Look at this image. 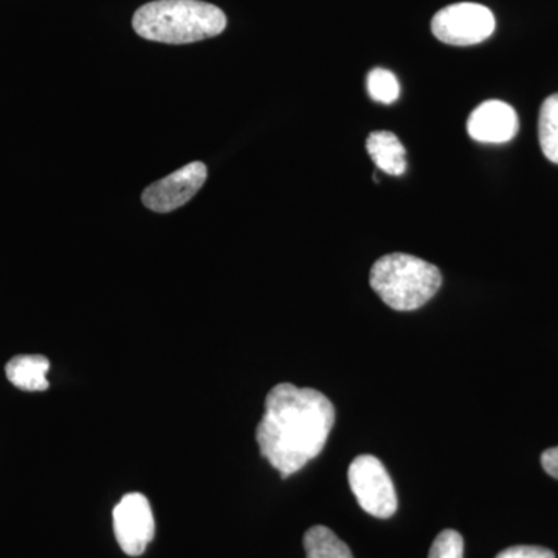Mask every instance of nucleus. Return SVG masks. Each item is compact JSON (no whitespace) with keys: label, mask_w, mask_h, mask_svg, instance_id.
I'll return each mask as SVG.
<instances>
[{"label":"nucleus","mask_w":558,"mask_h":558,"mask_svg":"<svg viewBox=\"0 0 558 558\" xmlns=\"http://www.w3.org/2000/svg\"><path fill=\"white\" fill-rule=\"evenodd\" d=\"M538 140L546 159L558 165V94L546 98L539 109Z\"/></svg>","instance_id":"obj_12"},{"label":"nucleus","mask_w":558,"mask_h":558,"mask_svg":"<svg viewBox=\"0 0 558 558\" xmlns=\"http://www.w3.org/2000/svg\"><path fill=\"white\" fill-rule=\"evenodd\" d=\"M303 545L306 558H354L347 543L326 526L311 527L304 534Z\"/></svg>","instance_id":"obj_11"},{"label":"nucleus","mask_w":558,"mask_h":558,"mask_svg":"<svg viewBox=\"0 0 558 558\" xmlns=\"http://www.w3.org/2000/svg\"><path fill=\"white\" fill-rule=\"evenodd\" d=\"M369 284L391 310L409 312L418 310L436 295L442 275L427 260L392 253L374 264Z\"/></svg>","instance_id":"obj_3"},{"label":"nucleus","mask_w":558,"mask_h":558,"mask_svg":"<svg viewBox=\"0 0 558 558\" xmlns=\"http://www.w3.org/2000/svg\"><path fill=\"white\" fill-rule=\"evenodd\" d=\"M520 121L508 102L490 100L473 110L468 121L470 137L480 143H508L519 132Z\"/></svg>","instance_id":"obj_8"},{"label":"nucleus","mask_w":558,"mask_h":558,"mask_svg":"<svg viewBox=\"0 0 558 558\" xmlns=\"http://www.w3.org/2000/svg\"><path fill=\"white\" fill-rule=\"evenodd\" d=\"M366 149L376 167L385 174L402 175L407 170V150L392 132H373L366 140Z\"/></svg>","instance_id":"obj_10"},{"label":"nucleus","mask_w":558,"mask_h":558,"mask_svg":"<svg viewBox=\"0 0 558 558\" xmlns=\"http://www.w3.org/2000/svg\"><path fill=\"white\" fill-rule=\"evenodd\" d=\"M50 369L49 359L44 355H16L5 366L7 379L22 391H47L50 384L47 373Z\"/></svg>","instance_id":"obj_9"},{"label":"nucleus","mask_w":558,"mask_h":558,"mask_svg":"<svg viewBox=\"0 0 558 558\" xmlns=\"http://www.w3.org/2000/svg\"><path fill=\"white\" fill-rule=\"evenodd\" d=\"M113 532L128 556L138 557L145 553L156 535V521L145 495L128 494L121 498L113 509Z\"/></svg>","instance_id":"obj_6"},{"label":"nucleus","mask_w":558,"mask_h":558,"mask_svg":"<svg viewBox=\"0 0 558 558\" xmlns=\"http://www.w3.org/2000/svg\"><path fill=\"white\" fill-rule=\"evenodd\" d=\"M497 558H556V554L539 546H512L499 553Z\"/></svg>","instance_id":"obj_15"},{"label":"nucleus","mask_w":558,"mask_h":558,"mask_svg":"<svg viewBox=\"0 0 558 558\" xmlns=\"http://www.w3.org/2000/svg\"><path fill=\"white\" fill-rule=\"evenodd\" d=\"M333 424L336 409L323 392L279 384L267 395L256 428L260 454L289 478L322 453Z\"/></svg>","instance_id":"obj_1"},{"label":"nucleus","mask_w":558,"mask_h":558,"mask_svg":"<svg viewBox=\"0 0 558 558\" xmlns=\"http://www.w3.org/2000/svg\"><path fill=\"white\" fill-rule=\"evenodd\" d=\"M494 13L480 3L462 2L446 7L433 17L432 32L450 46H475L494 35Z\"/></svg>","instance_id":"obj_5"},{"label":"nucleus","mask_w":558,"mask_h":558,"mask_svg":"<svg viewBox=\"0 0 558 558\" xmlns=\"http://www.w3.org/2000/svg\"><path fill=\"white\" fill-rule=\"evenodd\" d=\"M132 27L143 39L191 44L215 38L227 27L222 10L201 0H156L135 11Z\"/></svg>","instance_id":"obj_2"},{"label":"nucleus","mask_w":558,"mask_h":558,"mask_svg":"<svg viewBox=\"0 0 558 558\" xmlns=\"http://www.w3.org/2000/svg\"><path fill=\"white\" fill-rule=\"evenodd\" d=\"M207 175V167L202 161H193L143 191V205L150 211H174L196 196Z\"/></svg>","instance_id":"obj_7"},{"label":"nucleus","mask_w":558,"mask_h":558,"mask_svg":"<svg viewBox=\"0 0 558 558\" xmlns=\"http://www.w3.org/2000/svg\"><path fill=\"white\" fill-rule=\"evenodd\" d=\"M464 556V539L457 531L440 532L432 549H429L428 558H462Z\"/></svg>","instance_id":"obj_14"},{"label":"nucleus","mask_w":558,"mask_h":558,"mask_svg":"<svg viewBox=\"0 0 558 558\" xmlns=\"http://www.w3.org/2000/svg\"><path fill=\"white\" fill-rule=\"evenodd\" d=\"M366 87H368L371 98L374 101L381 102V105H392L400 95L398 78H396L395 73L385 69L371 70Z\"/></svg>","instance_id":"obj_13"},{"label":"nucleus","mask_w":558,"mask_h":558,"mask_svg":"<svg viewBox=\"0 0 558 558\" xmlns=\"http://www.w3.org/2000/svg\"><path fill=\"white\" fill-rule=\"evenodd\" d=\"M348 480L352 494L365 512L381 520L395 515L398 510V495L380 459L373 454L355 458L349 465Z\"/></svg>","instance_id":"obj_4"},{"label":"nucleus","mask_w":558,"mask_h":558,"mask_svg":"<svg viewBox=\"0 0 558 558\" xmlns=\"http://www.w3.org/2000/svg\"><path fill=\"white\" fill-rule=\"evenodd\" d=\"M542 465L548 475L558 480V447H553L542 454Z\"/></svg>","instance_id":"obj_16"}]
</instances>
